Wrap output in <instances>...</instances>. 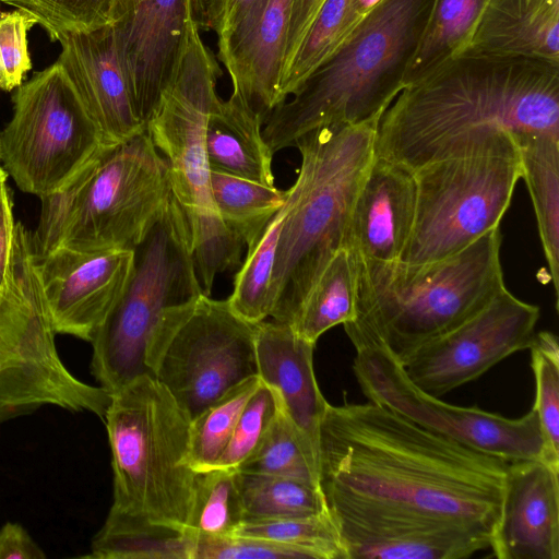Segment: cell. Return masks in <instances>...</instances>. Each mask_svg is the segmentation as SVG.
<instances>
[{"instance_id":"6da1fadb","label":"cell","mask_w":559,"mask_h":559,"mask_svg":"<svg viewBox=\"0 0 559 559\" xmlns=\"http://www.w3.org/2000/svg\"><path fill=\"white\" fill-rule=\"evenodd\" d=\"M507 462L376 403H328L318 437L325 507L452 522L492 537Z\"/></svg>"},{"instance_id":"7a4b0ae2","label":"cell","mask_w":559,"mask_h":559,"mask_svg":"<svg viewBox=\"0 0 559 559\" xmlns=\"http://www.w3.org/2000/svg\"><path fill=\"white\" fill-rule=\"evenodd\" d=\"M493 130L559 133V62L476 53L449 59L385 109L374 155L415 171Z\"/></svg>"},{"instance_id":"3957f363","label":"cell","mask_w":559,"mask_h":559,"mask_svg":"<svg viewBox=\"0 0 559 559\" xmlns=\"http://www.w3.org/2000/svg\"><path fill=\"white\" fill-rule=\"evenodd\" d=\"M435 0H381L343 46L266 117L262 135L276 153L332 124L381 118L399 93Z\"/></svg>"},{"instance_id":"277c9868","label":"cell","mask_w":559,"mask_h":559,"mask_svg":"<svg viewBox=\"0 0 559 559\" xmlns=\"http://www.w3.org/2000/svg\"><path fill=\"white\" fill-rule=\"evenodd\" d=\"M500 226L441 261L353 271L355 317L344 330L355 350L383 347L403 365L426 342L462 324L506 288Z\"/></svg>"},{"instance_id":"5b68a950","label":"cell","mask_w":559,"mask_h":559,"mask_svg":"<svg viewBox=\"0 0 559 559\" xmlns=\"http://www.w3.org/2000/svg\"><path fill=\"white\" fill-rule=\"evenodd\" d=\"M380 118L332 124L299 138L301 165L289 188L270 283V316L290 325L319 276L343 248L352 207L374 158Z\"/></svg>"},{"instance_id":"8992f818","label":"cell","mask_w":559,"mask_h":559,"mask_svg":"<svg viewBox=\"0 0 559 559\" xmlns=\"http://www.w3.org/2000/svg\"><path fill=\"white\" fill-rule=\"evenodd\" d=\"M174 198L169 168L146 130L104 146L66 186L40 198L34 255L134 249Z\"/></svg>"},{"instance_id":"52a82bcc","label":"cell","mask_w":559,"mask_h":559,"mask_svg":"<svg viewBox=\"0 0 559 559\" xmlns=\"http://www.w3.org/2000/svg\"><path fill=\"white\" fill-rule=\"evenodd\" d=\"M104 421L111 451V509L187 530L197 472L188 464L190 419L152 376L119 391Z\"/></svg>"},{"instance_id":"ba28073f","label":"cell","mask_w":559,"mask_h":559,"mask_svg":"<svg viewBox=\"0 0 559 559\" xmlns=\"http://www.w3.org/2000/svg\"><path fill=\"white\" fill-rule=\"evenodd\" d=\"M414 175V223L399 261L405 266L447 259L499 227L522 178V162L514 133L493 130Z\"/></svg>"},{"instance_id":"9c48e42d","label":"cell","mask_w":559,"mask_h":559,"mask_svg":"<svg viewBox=\"0 0 559 559\" xmlns=\"http://www.w3.org/2000/svg\"><path fill=\"white\" fill-rule=\"evenodd\" d=\"M56 335L38 285L31 233L17 222L0 287V427L44 406L87 412L104 420L111 393L68 369Z\"/></svg>"},{"instance_id":"30bf717a","label":"cell","mask_w":559,"mask_h":559,"mask_svg":"<svg viewBox=\"0 0 559 559\" xmlns=\"http://www.w3.org/2000/svg\"><path fill=\"white\" fill-rule=\"evenodd\" d=\"M133 250L127 287L91 342V371L110 393L152 376L145 356L154 332L169 311L203 294L192 264L187 216L175 195Z\"/></svg>"},{"instance_id":"8fae6325","label":"cell","mask_w":559,"mask_h":559,"mask_svg":"<svg viewBox=\"0 0 559 559\" xmlns=\"http://www.w3.org/2000/svg\"><path fill=\"white\" fill-rule=\"evenodd\" d=\"M257 325L227 299L202 294L166 314L148 342L146 366L191 421L258 374Z\"/></svg>"},{"instance_id":"7c38bea8","label":"cell","mask_w":559,"mask_h":559,"mask_svg":"<svg viewBox=\"0 0 559 559\" xmlns=\"http://www.w3.org/2000/svg\"><path fill=\"white\" fill-rule=\"evenodd\" d=\"M0 132V163L17 188L39 199L66 186L106 144L56 61L22 83Z\"/></svg>"},{"instance_id":"4fadbf2b","label":"cell","mask_w":559,"mask_h":559,"mask_svg":"<svg viewBox=\"0 0 559 559\" xmlns=\"http://www.w3.org/2000/svg\"><path fill=\"white\" fill-rule=\"evenodd\" d=\"M353 371L369 402L436 433L507 463L544 461V440L533 407L520 418H507L478 407L443 402L417 388L383 347L356 350Z\"/></svg>"},{"instance_id":"5bb4252c","label":"cell","mask_w":559,"mask_h":559,"mask_svg":"<svg viewBox=\"0 0 559 559\" xmlns=\"http://www.w3.org/2000/svg\"><path fill=\"white\" fill-rule=\"evenodd\" d=\"M221 75L218 60L195 25L175 82L146 123L150 138L168 164L173 193L188 223L218 215L211 194L205 130L219 98L216 85Z\"/></svg>"},{"instance_id":"9a60e30c","label":"cell","mask_w":559,"mask_h":559,"mask_svg":"<svg viewBox=\"0 0 559 559\" xmlns=\"http://www.w3.org/2000/svg\"><path fill=\"white\" fill-rule=\"evenodd\" d=\"M540 310L506 287L475 316L413 352L402 365L421 391L440 397L528 349Z\"/></svg>"},{"instance_id":"2e32d148","label":"cell","mask_w":559,"mask_h":559,"mask_svg":"<svg viewBox=\"0 0 559 559\" xmlns=\"http://www.w3.org/2000/svg\"><path fill=\"white\" fill-rule=\"evenodd\" d=\"M202 0H123L112 25L140 120L147 121L173 86Z\"/></svg>"},{"instance_id":"e0dca14e","label":"cell","mask_w":559,"mask_h":559,"mask_svg":"<svg viewBox=\"0 0 559 559\" xmlns=\"http://www.w3.org/2000/svg\"><path fill=\"white\" fill-rule=\"evenodd\" d=\"M133 249L57 248L35 258L38 285L56 334L92 342L130 280Z\"/></svg>"},{"instance_id":"ac0fdd59","label":"cell","mask_w":559,"mask_h":559,"mask_svg":"<svg viewBox=\"0 0 559 559\" xmlns=\"http://www.w3.org/2000/svg\"><path fill=\"white\" fill-rule=\"evenodd\" d=\"M347 559H464L490 547L489 536L459 524L358 506L326 508Z\"/></svg>"},{"instance_id":"d6986e66","label":"cell","mask_w":559,"mask_h":559,"mask_svg":"<svg viewBox=\"0 0 559 559\" xmlns=\"http://www.w3.org/2000/svg\"><path fill=\"white\" fill-rule=\"evenodd\" d=\"M415 206L414 171L374 155L356 194L343 246L354 271L399 263Z\"/></svg>"},{"instance_id":"ffe728a7","label":"cell","mask_w":559,"mask_h":559,"mask_svg":"<svg viewBox=\"0 0 559 559\" xmlns=\"http://www.w3.org/2000/svg\"><path fill=\"white\" fill-rule=\"evenodd\" d=\"M61 66L104 143L112 145L144 130L127 73L118 51L112 25L59 37Z\"/></svg>"},{"instance_id":"44dd1931","label":"cell","mask_w":559,"mask_h":559,"mask_svg":"<svg viewBox=\"0 0 559 559\" xmlns=\"http://www.w3.org/2000/svg\"><path fill=\"white\" fill-rule=\"evenodd\" d=\"M297 0H263L225 35L216 58L233 83L231 95L263 121L280 104L287 38Z\"/></svg>"},{"instance_id":"7402d4cb","label":"cell","mask_w":559,"mask_h":559,"mask_svg":"<svg viewBox=\"0 0 559 559\" xmlns=\"http://www.w3.org/2000/svg\"><path fill=\"white\" fill-rule=\"evenodd\" d=\"M489 548L498 559H559V469L543 460L508 464Z\"/></svg>"},{"instance_id":"603a6c76","label":"cell","mask_w":559,"mask_h":559,"mask_svg":"<svg viewBox=\"0 0 559 559\" xmlns=\"http://www.w3.org/2000/svg\"><path fill=\"white\" fill-rule=\"evenodd\" d=\"M314 346L288 324L263 320L257 325L258 376L275 395L281 412L318 455L319 427L328 402L314 374Z\"/></svg>"},{"instance_id":"cb8c5ba5","label":"cell","mask_w":559,"mask_h":559,"mask_svg":"<svg viewBox=\"0 0 559 559\" xmlns=\"http://www.w3.org/2000/svg\"><path fill=\"white\" fill-rule=\"evenodd\" d=\"M463 53L559 62V0H488Z\"/></svg>"},{"instance_id":"d4e9b609","label":"cell","mask_w":559,"mask_h":559,"mask_svg":"<svg viewBox=\"0 0 559 559\" xmlns=\"http://www.w3.org/2000/svg\"><path fill=\"white\" fill-rule=\"evenodd\" d=\"M262 119L230 95L214 104L206 123L210 170L274 186L273 153L262 135Z\"/></svg>"},{"instance_id":"484cf974","label":"cell","mask_w":559,"mask_h":559,"mask_svg":"<svg viewBox=\"0 0 559 559\" xmlns=\"http://www.w3.org/2000/svg\"><path fill=\"white\" fill-rule=\"evenodd\" d=\"M543 252L559 305V133H514Z\"/></svg>"},{"instance_id":"4316f807","label":"cell","mask_w":559,"mask_h":559,"mask_svg":"<svg viewBox=\"0 0 559 559\" xmlns=\"http://www.w3.org/2000/svg\"><path fill=\"white\" fill-rule=\"evenodd\" d=\"M188 530L115 509L91 544L90 559H192Z\"/></svg>"},{"instance_id":"83f0119b","label":"cell","mask_w":559,"mask_h":559,"mask_svg":"<svg viewBox=\"0 0 559 559\" xmlns=\"http://www.w3.org/2000/svg\"><path fill=\"white\" fill-rule=\"evenodd\" d=\"M488 0H435L424 37L404 78V87L465 51Z\"/></svg>"},{"instance_id":"f1b7e54d","label":"cell","mask_w":559,"mask_h":559,"mask_svg":"<svg viewBox=\"0 0 559 559\" xmlns=\"http://www.w3.org/2000/svg\"><path fill=\"white\" fill-rule=\"evenodd\" d=\"M364 17L353 0H324L283 70L280 104L343 46Z\"/></svg>"},{"instance_id":"f546056e","label":"cell","mask_w":559,"mask_h":559,"mask_svg":"<svg viewBox=\"0 0 559 559\" xmlns=\"http://www.w3.org/2000/svg\"><path fill=\"white\" fill-rule=\"evenodd\" d=\"M213 202L222 219L252 248L288 198V190L210 170Z\"/></svg>"},{"instance_id":"4dcf8cb0","label":"cell","mask_w":559,"mask_h":559,"mask_svg":"<svg viewBox=\"0 0 559 559\" xmlns=\"http://www.w3.org/2000/svg\"><path fill=\"white\" fill-rule=\"evenodd\" d=\"M355 317V282L349 254L341 248L310 289L289 325L301 338L316 344L331 328Z\"/></svg>"},{"instance_id":"1f68e13d","label":"cell","mask_w":559,"mask_h":559,"mask_svg":"<svg viewBox=\"0 0 559 559\" xmlns=\"http://www.w3.org/2000/svg\"><path fill=\"white\" fill-rule=\"evenodd\" d=\"M237 481L245 521L308 516L326 511L319 486L310 481L240 471Z\"/></svg>"},{"instance_id":"d6a6232c","label":"cell","mask_w":559,"mask_h":559,"mask_svg":"<svg viewBox=\"0 0 559 559\" xmlns=\"http://www.w3.org/2000/svg\"><path fill=\"white\" fill-rule=\"evenodd\" d=\"M288 206L289 193L287 201L269 222L258 241L247 250L236 273L233 293L227 298L233 310L251 323H259L270 316V283Z\"/></svg>"},{"instance_id":"836d02e7","label":"cell","mask_w":559,"mask_h":559,"mask_svg":"<svg viewBox=\"0 0 559 559\" xmlns=\"http://www.w3.org/2000/svg\"><path fill=\"white\" fill-rule=\"evenodd\" d=\"M243 521L237 469L197 472L187 530L194 536H231Z\"/></svg>"},{"instance_id":"e575fe53","label":"cell","mask_w":559,"mask_h":559,"mask_svg":"<svg viewBox=\"0 0 559 559\" xmlns=\"http://www.w3.org/2000/svg\"><path fill=\"white\" fill-rule=\"evenodd\" d=\"M260 384L258 374L250 377L190 421L188 464L194 472L214 466L228 444L247 402Z\"/></svg>"},{"instance_id":"d590c367","label":"cell","mask_w":559,"mask_h":559,"mask_svg":"<svg viewBox=\"0 0 559 559\" xmlns=\"http://www.w3.org/2000/svg\"><path fill=\"white\" fill-rule=\"evenodd\" d=\"M237 471L290 477L319 486L317 452L280 408L261 445Z\"/></svg>"},{"instance_id":"8d00e7d4","label":"cell","mask_w":559,"mask_h":559,"mask_svg":"<svg viewBox=\"0 0 559 559\" xmlns=\"http://www.w3.org/2000/svg\"><path fill=\"white\" fill-rule=\"evenodd\" d=\"M234 535L285 544L308 552L312 559H347L328 511L308 516L245 521Z\"/></svg>"},{"instance_id":"74e56055","label":"cell","mask_w":559,"mask_h":559,"mask_svg":"<svg viewBox=\"0 0 559 559\" xmlns=\"http://www.w3.org/2000/svg\"><path fill=\"white\" fill-rule=\"evenodd\" d=\"M535 378L536 412L545 445L544 461L559 469V345L549 331L535 333L528 347Z\"/></svg>"},{"instance_id":"f35d334b","label":"cell","mask_w":559,"mask_h":559,"mask_svg":"<svg viewBox=\"0 0 559 559\" xmlns=\"http://www.w3.org/2000/svg\"><path fill=\"white\" fill-rule=\"evenodd\" d=\"M31 14L51 40L71 33L114 25L121 16L123 0H0Z\"/></svg>"},{"instance_id":"ab89813d","label":"cell","mask_w":559,"mask_h":559,"mask_svg":"<svg viewBox=\"0 0 559 559\" xmlns=\"http://www.w3.org/2000/svg\"><path fill=\"white\" fill-rule=\"evenodd\" d=\"M278 408L275 395L261 382L247 402L228 444L212 468L238 469L263 442Z\"/></svg>"},{"instance_id":"60d3db41","label":"cell","mask_w":559,"mask_h":559,"mask_svg":"<svg viewBox=\"0 0 559 559\" xmlns=\"http://www.w3.org/2000/svg\"><path fill=\"white\" fill-rule=\"evenodd\" d=\"M35 24L24 11H0V90L19 87L31 70L27 33Z\"/></svg>"},{"instance_id":"b9f144b4","label":"cell","mask_w":559,"mask_h":559,"mask_svg":"<svg viewBox=\"0 0 559 559\" xmlns=\"http://www.w3.org/2000/svg\"><path fill=\"white\" fill-rule=\"evenodd\" d=\"M194 538L192 559H312L301 549L260 537L231 535Z\"/></svg>"},{"instance_id":"7bdbcfd3","label":"cell","mask_w":559,"mask_h":559,"mask_svg":"<svg viewBox=\"0 0 559 559\" xmlns=\"http://www.w3.org/2000/svg\"><path fill=\"white\" fill-rule=\"evenodd\" d=\"M263 0H202L201 28L221 37L243 21Z\"/></svg>"},{"instance_id":"ee69618b","label":"cell","mask_w":559,"mask_h":559,"mask_svg":"<svg viewBox=\"0 0 559 559\" xmlns=\"http://www.w3.org/2000/svg\"><path fill=\"white\" fill-rule=\"evenodd\" d=\"M44 549L20 523L7 522L0 527V559H45Z\"/></svg>"},{"instance_id":"f6af8a7d","label":"cell","mask_w":559,"mask_h":559,"mask_svg":"<svg viewBox=\"0 0 559 559\" xmlns=\"http://www.w3.org/2000/svg\"><path fill=\"white\" fill-rule=\"evenodd\" d=\"M15 222L12 198L5 182L0 183V287L3 285L9 269Z\"/></svg>"},{"instance_id":"bcb514c9","label":"cell","mask_w":559,"mask_h":559,"mask_svg":"<svg viewBox=\"0 0 559 559\" xmlns=\"http://www.w3.org/2000/svg\"><path fill=\"white\" fill-rule=\"evenodd\" d=\"M324 0H297L293 10L287 38L284 68L290 61L306 31L314 19ZM283 68V70H284Z\"/></svg>"},{"instance_id":"7dc6e473","label":"cell","mask_w":559,"mask_h":559,"mask_svg":"<svg viewBox=\"0 0 559 559\" xmlns=\"http://www.w3.org/2000/svg\"><path fill=\"white\" fill-rule=\"evenodd\" d=\"M381 0H353L354 7L360 16H366Z\"/></svg>"},{"instance_id":"c3c4849f","label":"cell","mask_w":559,"mask_h":559,"mask_svg":"<svg viewBox=\"0 0 559 559\" xmlns=\"http://www.w3.org/2000/svg\"><path fill=\"white\" fill-rule=\"evenodd\" d=\"M8 178V174L4 168L0 165V183L5 182Z\"/></svg>"}]
</instances>
